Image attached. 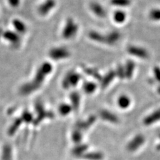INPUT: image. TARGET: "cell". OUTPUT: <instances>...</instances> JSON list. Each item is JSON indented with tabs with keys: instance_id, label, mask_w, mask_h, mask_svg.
Instances as JSON below:
<instances>
[{
	"instance_id": "cell-18",
	"label": "cell",
	"mask_w": 160,
	"mask_h": 160,
	"mask_svg": "<svg viewBox=\"0 0 160 160\" xmlns=\"http://www.w3.org/2000/svg\"><path fill=\"white\" fill-rule=\"evenodd\" d=\"M130 103H131V100L127 96H122L118 99V104L121 108H128Z\"/></svg>"
},
{
	"instance_id": "cell-24",
	"label": "cell",
	"mask_w": 160,
	"mask_h": 160,
	"mask_svg": "<svg viewBox=\"0 0 160 160\" xmlns=\"http://www.w3.org/2000/svg\"><path fill=\"white\" fill-rule=\"evenodd\" d=\"M85 72H86L89 76H92L94 78H96L98 79H102V77L100 76L99 73L98 72V71L95 70L91 68H88V69H85Z\"/></svg>"
},
{
	"instance_id": "cell-33",
	"label": "cell",
	"mask_w": 160,
	"mask_h": 160,
	"mask_svg": "<svg viewBox=\"0 0 160 160\" xmlns=\"http://www.w3.org/2000/svg\"><path fill=\"white\" fill-rule=\"evenodd\" d=\"M81 134L78 132H76L73 133V139L74 140L75 142H78L79 141H81Z\"/></svg>"
},
{
	"instance_id": "cell-23",
	"label": "cell",
	"mask_w": 160,
	"mask_h": 160,
	"mask_svg": "<svg viewBox=\"0 0 160 160\" xmlns=\"http://www.w3.org/2000/svg\"><path fill=\"white\" fill-rule=\"evenodd\" d=\"M149 18L153 21H159L160 20V9H153L149 13Z\"/></svg>"
},
{
	"instance_id": "cell-19",
	"label": "cell",
	"mask_w": 160,
	"mask_h": 160,
	"mask_svg": "<svg viewBox=\"0 0 160 160\" xmlns=\"http://www.w3.org/2000/svg\"><path fill=\"white\" fill-rule=\"evenodd\" d=\"M131 3V0H111V4L116 7L125 8L129 6Z\"/></svg>"
},
{
	"instance_id": "cell-26",
	"label": "cell",
	"mask_w": 160,
	"mask_h": 160,
	"mask_svg": "<svg viewBox=\"0 0 160 160\" xmlns=\"http://www.w3.org/2000/svg\"><path fill=\"white\" fill-rule=\"evenodd\" d=\"M70 111H71V107L66 104H63L59 108V112L63 116H66L69 113Z\"/></svg>"
},
{
	"instance_id": "cell-16",
	"label": "cell",
	"mask_w": 160,
	"mask_h": 160,
	"mask_svg": "<svg viewBox=\"0 0 160 160\" xmlns=\"http://www.w3.org/2000/svg\"><path fill=\"white\" fill-rule=\"evenodd\" d=\"M126 77L128 78H131L133 76V73L135 69V63L132 61H128L126 66H124Z\"/></svg>"
},
{
	"instance_id": "cell-4",
	"label": "cell",
	"mask_w": 160,
	"mask_h": 160,
	"mask_svg": "<svg viewBox=\"0 0 160 160\" xmlns=\"http://www.w3.org/2000/svg\"><path fill=\"white\" fill-rule=\"evenodd\" d=\"M81 76L78 73L75 72H70L64 78L63 81V86L64 88H69V87L76 86L79 82Z\"/></svg>"
},
{
	"instance_id": "cell-29",
	"label": "cell",
	"mask_w": 160,
	"mask_h": 160,
	"mask_svg": "<svg viewBox=\"0 0 160 160\" xmlns=\"http://www.w3.org/2000/svg\"><path fill=\"white\" fill-rule=\"evenodd\" d=\"M22 121H25L26 122H31V120L32 119V114L29 113L28 112H24L22 114Z\"/></svg>"
},
{
	"instance_id": "cell-31",
	"label": "cell",
	"mask_w": 160,
	"mask_h": 160,
	"mask_svg": "<svg viewBox=\"0 0 160 160\" xmlns=\"http://www.w3.org/2000/svg\"><path fill=\"white\" fill-rule=\"evenodd\" d=\"M86 148H87V147L86 146H79L74 150V153L81 154L82 152H83L86 149Z\"/></svg>"
},
{
	"instance_id": "cell-3",
	"label": "cell",
	"mask_w": 160,
	"mask_h": 160,
	"mask_svg": "<svg viewBox=\"0 0 160 160\" xmlns=\"http://www.w3.org/2000/svg\"><path fill=\"white\" fill-rule=\"evenodd\" d=\"M70 53L66 48H54L49 51V56L53 60H61L69 56Z\"/></svg>"
},
{
	"instance_id": "cell-32",
	"label": "cell",
	"mask_w": 160,
	"mask_h": 160,
	"mask_svg": "<svg viewBox=\"0 0 160 160\" xmlns=\"http://www.w3.org/2000/svg\"><path fill=\"white\" fill-rule=\"evenodd\" d=\"M8 2L11 6L16 8L19 5L20 0H8Z\"/></svg>"
},
{
	"instance_id": "cell-35",
	"label": "cell",
	"mask_w": 160,
	"mask_h": 160,
	"mask_svg": "<svg viewBox=\"0 0 160 160\" xmlns=\"http://www.w3.org/2000/svg\"><path fill=\"white\" fill-rule=\"evenodd\" d=\"M158 93L160 94V86L158 88Z\"/></svg>"
},
{
	"instance_id": "cell-2",
	"label": "cell",
	"mask_w": 160,
	"mask_h": 160,
	"mask_svg": "<svg viewBox=\"0 0 160 160\" xmlns=\"http://www.w3.org/2000/svg\"><path fill=\"white\" fill-rule=\"evenodd\" d=\"M78 24L72 18H69L65 24L62 31V36L64 39H69L76 36L78 32Z\"/></svg>"
},
{
	"instance_id": "cell-8",
	"label": "cell",
	"mask_w": 160,
	"mask_h": 160,
	"mask_svg": "<svg viewBox=\"0 0 160 160\" xmlns=\"http://www.w3.org/2000/svg\"><path fill=\"white\" fill-rule=\"evenodd\" d=\"M91 11L99 18H105L106 16V11L101 4L96 2H93L89 5Z\"/></svg>"
},
{
	"instance_id": "cell-14",
	"label": "cell",
	"mask_w": 160,
	"mask_h": 160,
	"mask_svg": "<svg viewBox=\"0 0 160 160\" xmlns=\"http://www.w3.org/2000/svg\"><path fill=\"white\" fill-rule=\"evenodd\" d=\"M89 38L93 41L99 43H105V36L96 31H92L89 33Z\"/></svg>"
},
{
	"instance_id": "cell-34",
	"label": "cell",
	"mask_w": 160,
	"mask_h": 160,
	"mask_svg": "<svg viewBox=\"0 0 160 160\" xmlns=\"http://www.w3.org/2000/svg\"><path fill=\"white\" fill-rule=\"evenodd\" d=\"M159 139H160V134H159ZM157 149L159 150V151L160 150V143L157 146Z\"/></svg>"
},
{
	"instance_id": "cell-12",
	"label": "cell",
	"mask_w": 160,
	"mask_h": 160,
	"mask_svg": "<svg viewBox=\"0 0 160 160\" xmlns=\"http://www.w3.org/2000/svg\"><path fill=\"white\" fill-rule=\"evenodd\" d=\"M13 26L18 33H26L27 30L26 24L18 19H16L13 20Z\"/></svg>"
},
{
	"instance_id": "cell-20",
	"label": "cell",
	"mask_w": 160,
	"mask_h": 160,
	"mask_svg": "<svg viewBox=\"0 0 160 160\" xmlns=\"http://www.w3.org/2000/svg\"><path fill=\"white\" fill-rule=\"evenodd\" d=\"M97 86L93 82H86L83 84V89L87 93H92L96 90Z\"/></svg>"
},
{
	"instance_id": "cell-28",
	"label": "cell",
	"mask_w": 160,
	"mask_h": 160,
	"mask_svg": "<svg viewBox=\"0 0 160 160\" xmlns=\"http://www.w3.org/2000/svg\"><path fill=\"white\" fill-rule=\"evenodd\" d=\"M117 72H116V75L118 76L120 78H123L126 77V73H125V69L124 66H119L118 69H117Z\"/></svg>"
},
{
	"instance_id": "cell-10",
	"label": "cell",
	"mask_w": 160,
	"mask_h": 160,
	"mask_svg": "<svg viewBox=\"0 0 160 160\" xmlns=\"http://www.w3.org/2000/svg\"><path fill=\"white\" fill-rule=\"evenodd\" d=\"M160 120V108L158 109L149 115L143 120V123L146 126H149Z\"/></svg>"
},
{
	"instance_id": "cell-13",
	"label": "cell",
	"mask_w": 160,
	"mask_h": 160,
	"mask_svg": "<svg viewBox=\"0 0 160 160\" xmlns=\"http://www.w3.org/2000/svg\"><path fill=\"white\" fill-rule=\"evenodd\" d=\"M116 76V72L113 71V70H111L109 71L106 76H105L103 78H102V86L103 88L108 86V85L111 83L112 81H113V79Z\"/></svg>"
},
{
	"instance_id": "cell-5",
	"label": "cell",
	"mask_w": 160,
	"mask_h": 160,
	"mask_svg": "<svg viewBox=\"0 0 160 160\" xmlns=\"http://www.w3.org/2000/svg\"><path fill=\"white\" fill-rule=\"evenodd\" d=\"M56 2L55 0H46L38 8V12L42 16H46L55 8Z\"/></svg>"
},
{
	"instance_id": "cell-30",
	"label": "cell",
	"mask_w": 160,
	"mask_h": 160,
	"mask_svg": "<svg viewBox=\"0 0 160 160\" xmlns=\"http://www.w3.org/2000/svg\"><path fill=\"white\" fill-rule=\"evenodd\" d=\"M153 73H154L155 78H156V79H157V81L160 82V68L159 67L154 68Z\"/></svg>"
},
{
	"instance_id": "cell-25",
	"label": "cell",
	"mask_w": 160,
	"mask_h": 160,
	"mask_svg": "<svg viewBox=\"0 0 160 160\" xmlns=\"http://www.w3.org/2000/svg\"><path fill=\"white\" fill-rule=\"evenodd\" d=\"M71 99H72L73 106H75L74 108H78V106H79V94L78 93H73L71 95Z\"/></svg>"
},
{
	"instance_id": "cell-15",
	"label": "cell",
	"mask_w": 160,
	"mask_h": 160,
	"mask_svg": "<svg viewBox=\"0 0 160 160\" xmlns=\"http://www.w3.org/2000/svg\"><path fill=\"white\" fill-rule=\"evenodd\" d=\"M126 19V13L122 10H117L113 14L114 21L118 23H122Z\"/></svg>"
},
{
	"instance_id": "cell-7",
	"label": "cell",
	"mask_w": 160,
	"mask_h": 160,
	"mask_svg": "<svg viewBox=\"0 0 160 160\" xmlns=\"http://www.w3.org/2000/svg\"><path fill=\"white\" fill-rule=\"evenodd\" d=\"M145 138L142 135H138L128 145V150L130 152H135L143 144Z\"/></svg>"
},
{
	"instance_id": "cell-6",
	"label": "cell",
	"mask_w": 160,
	"mask_h": 160,
	"mask_svg": "<svg viewBox=\"0 0 160 160\" xmlns=\"http://www.w3.org/2000/svg\"><path fill=\"white\" fill-rule=\"evenodd\" d=\"M128 52L132 56L140 58L142 59L147 58L148 57V53L146 49L135 46H130L127 49Z\"/></svg>"
},
{
	"instance_id": "cell-17",
	"label": "cell",
	"mask_w": 160,
	"mask_h": 160,
	"mask_svg": "<svg viewBox=\"0 0 160 160\" xmlns=\"http://www.w3.org/2000/svg\"><path fill=\"white\" fill-rule=\"evenodd\" d=\"M12 148L9 145H5L2 152V160H12Z\"/></svg>"
},
{
	"instance_id": "cell-11",
	"label": "cell",
	"mask_w": 160,
	"mask_h": 160,
	"mask_svg": "<svg viewBox=\"0 0 160 160\" xmlns=\"http://www.w3.org/2000/svg\"><path fill=\"white\" fill-rule=\"evenodd\" d=\"M3 37L5 39H6L9 42H11L14 45L19 44L20 43V41H21V39H20L19 33L15 32L7 31L4 33Z\"/></svg>"
},
{
	"instance_id": "cell-1",
	"label": "cell",
	"mask_w": 160,
	"mask_h": 160,
	"mask_svg": "<svg viewBox=\"0 0 160 160\" xmlns=\"http://www.w3.org/2000/svg\"><path fill=\"white\" fill-rule=\"evenodd\" d=\"M52 69L53 67L51 63L49 62L43 63L38 69L33 81L23 85L21 89V92L23 94H29L38 89L41 86L45 78L52 72Z\"/></svg>"
},
{
	"instance_id": "cell-9",
	"label": "cell",
	"mask_w": 160,
	"mask_h": 160,
	"mask_svg": "<svg viewBox=\"0 0 160 160\" xmlns=\"http://www.w3.org/2000/svg\"><path fill=\"white\" fill-rule=\"evenodd\" d=\"M121 38V34L119 32L113 31L105 36V43L108 45L116 44Z\"/></svg>"
},
{
	"instance_id": "cell-21",
	"label": "cell",
	"mask_w": 160,
	"mask_h": 160,
	"mask_svg": "<svg viewBox=\"0 0 160 160\" xmlns=\"http://www.w3.org/2000/svg\"><path fill=\"white\" fill-rule=\"evenodd\" d=\"M101 116H102L103 119L108 120V121H109V122H117V121H118L117 118L113 114L109 113L108 111H105V112H102Z\"/></svg>"
},
{
	"instance_id": "cell-22",
	"label": "cell",
	"mask_w": 160,
	"mask_h": 160,
	"mask_svg": "<svg viewBox=\"0 0 160 160\" xmlns=\"http://www.w3.org/2000/svg\"><path fill=\"white\" fill-rule=\"evenodd\" d=\"M22 122V118H19V119H17L16 121L13 122L12 126L9 129V135H13L15 132H16V131L18 129L19 126H20V124H21Z\"/></svg>"
},
{
	"instance_id": "cell-27",
	"label": "cell",
	"mask_w": 160,
	"mask_h": 160,
	"mask_svg": "<svg viewBox=\"0 0 160 160\" xmlns=\"http://www.w3.org/2000/svg\"><path fill=\"white\" fill-rule=\"evenodd\" d=\"M85 157L89 159L98 160V159H101L102 158V155L101 153H89Z\"/></svg>"
}]
</instances>
